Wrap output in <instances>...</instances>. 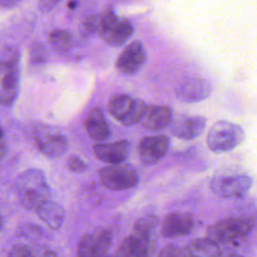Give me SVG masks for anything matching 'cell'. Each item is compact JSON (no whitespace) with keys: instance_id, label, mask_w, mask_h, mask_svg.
<instances>
[{"instance_id":"obj_1","label":"cell","mask_w":257,"mask_h":257,"mask_svg":"<svg viewBox=\"0 0 257 257\" xmlns=\"http://www.w3.org/2000/svg\"><path fill=\"white\" fill-rule=\"evenodd\" d=\"M81 30L85 35L96 33L108 45L117 47L133 35L134 26L128 19L117 16L111 10H106L88 17L81 24Z\"/></svg>"},{"instance_id":"obj_2","label":"cell","mask_w":257,"mask_h":257,"mask_svg":"<svg viewBox=\"0 0 257 257\" xmlns=\"http://www.w3.org/2000/svg\"><path fill=\"white\" fill-rule=\"evenodd\" d=\"M17 195L22 207L36 210L50 200L51 191L44 173L39 169H28L22 172L15 183Z\"/></svg>"},{"instance_id":"obj_3","label":"cell","mask_w":257,"mask_h":257,"mask_svg":"<svg viewBox=\"0 0 257 257\" xmlns=\"http://www.w3.org/2000/svg\"><path fill=\"white\" fill-rule=\"evenodd\" d=\"M255 226V220L246 216H231L221 219L208 227L206 238L218 246L247 237Z\"/></svg>"},{"instance_id":"obj_4","label":"cell","mask_w":257,"mask_h":257,"mask_svg":"<svg viewBox=\"0 0 257 257\" xmlns=\"http://www.w3.org/2000/svg\"><path fill=\"white\" fill-rule=\"evenodd\" d=\"M244 139V130L239 124L219 120L211 126L207 136V145L214 153H225L238 147Z\"/></svg>"},{"instance_id":"obj_5","label":"cell","mask_w":257,"mask_h":257,"mask_svg":"<svg viewBox=\"0 0 257 257\" xmlns=\"http://www.w3.org/2000/svg\"><path fill=\"white\" fill-rule=\"evenodd\" d=\"M100 184L111 191H124L135 188L139 183L136 168L127 163L108 165L98 171Z\"/></svg>"},{"instance_id":"obj_6","label":"cell","mask_w":257,"mask_h":257,"mask_svg":"<svg viewBox=\"0 0 257 257\" xmlns=\"http://www.w3.org/2000/svg\"><path fill=\"white\" fill-rule=\"evenodd\" d=\"M19 87V55L16 50H10L8 55L0 60V105L14 101Z\"/></svg>"},{"instance_id":"obj_7","label":"cell","mask_w":257,"mask_h":257,"mask_svg":"<svg viewBox=\"0 0 257 257\" xmlns=\"http://www.w3.org/2000/svg\"><path fill=\"white\" fill-rule=\"evenodd\" d=\"M147 105L139 98L128 94H116L111 97L108 103L110 115L123 125H133L140 122Z\"/></svg>"},{"instance_id":"obj_8","label":"cell","mask_w":257,"mask_h":257,"mask_svg":"<svg viewBox=\"0 0 257 257\" xmlns=\"http://www.w3.org/2000/svg\"><path fill=\"white\" fill-rule=\"evenodd\" d=\"M159 220L155 216H145L136 221L130 235L136 257H151L155 250V231Z\"/></svg>"},{"instance_id":"obj_9","label":"cell","mask_w":257,"mask_h":257,"mask_svg":"<svg viewBox=\"0 0 257 257\" xmlns=\"http://www.w3.org/2000/svg\"><path fill=\"white\" fill-rule=\"evenodd\" d=\"M253 180L248 175H226L214 177L210 182L211 191L220 198H241L252 187Z\"/></svg>"},{"instance_id":"obj_10","label":"cell","mask_w":257,"mask_h":257,"mask_svg":"<svg viewBox=\"0 0 257 257\" xmlns=\"http://www.w3.org/2000/svg\"><path fill=\"white\" fill-rule=\"evenodd\" d=\"M111 243L112 233L108 229L87 233L78 243L77 257H108Z\"/></svg>"},{"instance_id":"obj_11","label":"cell","mask_w":257,"mask_h":257,"mask_svg":"<svg viewBox=\"0 0 257 257\" xmlns=\"http://www.w3.org/2000/svg\"><path fill=\"white\" fill-rule=\"evenodd\" d=\"M35 144L39 152L50 159L59 158L68 150L67 139L54 128L41 130L35 136Z\"/></svg>"},{"instance_id":"obj_12","label":"cell","mask_w":257,"mask_h":257,"mask_svg":"<svg viewBox=\"0 0 257 257\" xmlns=\"http://www.w3.org/2000/svg\"><path fill=\"white\" fill-rule=\"evenodd\" d=\"M169 145V138L165 135H156L142 139L138 148L141 163L145 166H153L159 163L167 154Z\"/></svg>"},{"instance_id":"obj_13","label":"cell","mask_w":257,"mask_h":257,"mask_svg":"<svg viewBox=\"0 0 257 257\" xmlns=\"http://www.w3.org/2000/svg\"><path fill=\"white\" fill-rule=\"evenodd\" d=\"M213 85L210 80L202 77H190L183 80L176 89V96L179 100L187 103L199 102L212 93Z\"/></svg>"},{"instance_id":"obj_14","label":"cell","mask_w":257,"mask_h":257,"mask_svg":"<svg viewBox=\"0 0 257 257\" xmlns=\"http://www.w3.org/2000/svg\"><path fill=\"white\" fill-rule=\"evenodd\" d=\"M147 59L146 50L139 40L132 41L116 59V68L125 75L136 74Z\"/></svg>"},{"instance_id":"obj_15","label":"cell","mask_w":257,"mask_h":257,"mask_svg":"<svg viewBox=\"0 0 257 257\" xmlns=\"http://www.w3.org/2000/svg\"><path fill=\"white\" fill-rule=\"evenodd\" d=\"M195 221L192 214L174 212L166 216L162 223L161 232L165 238H176L188 235L194 228Z\"/></svg>"},{"instance_id":"obj_16","label":"cell","mask_w":257,"mask_h":257,"mask_svg":"<svg viewBox=\"0 0 257 257\" xmlns=\"http://www.w3.org/2000/svg\"><path fill=\"white\" fill-rule=\"evenodd\" d=\"M130 144L127 141H115L111 143H97L92 146L95 158L109 165L124 163L128 156Z\"/></svg>"},{"instance_id":"obj_17","label":"cell","mask_w":257,"mask_h":257,"mask_svg":"<svg viewBox=\"0 0 257 257\" xmlns=\"http://www.w3.org/2000/svg\"><path fill=\"white\" fill-rule=\"evenodd\" d=\"M206 126V118L202 115H182L173 121L172 134L182 140H193L199 137Z\"/></svg>"},{"instance_id":"obj_18","label":"cell","mask_w":257,"mask_h":257,"mask_svg":"<svg viewBox=\"0 0 257 257\" xmlns=\"http://www.w3.org/2000/svg\"><path fill=\"white\" fill-rule=\"evenodd\" d=\"M84 128L87 136L94 142L104 143L110 136V128L105 119L103 110L99 107L92 108L84 119Z\"/></svg>"},{"instance_id":"obj_19","label":"cell","mask_w":257,"mask_h":257,"mask_svg":"<svg viewBox=\"0 0 257 257\" xmlns=\"http://www.w3.org/2000/svg\"><path fill=\"white\" fill-rule=\"evenodd\" d=\"M173 121V113L167 105H147L146 111L140 122L151 131H161Z\"/></svg>"},{"instance_id":"obj_20","label":"cell","mask_w":257,"mask_h":257,"mask_svg":"<svg viewBox=\"0 0 257 257\" xmlns=\"http://www.w3.org/2000/svg\"><path fill=\"white\" fill-rule=\"evenodd\" d=\"M35 212L39 219L52 230L59 229L65 217L62 206L52 200H48L43 203L35 210Z\"/></svg>"},{"instance_id":"obj_21","label":"cell","mask_w":257,"mask_h":257,"mask_svg":"<svg viewBox=\"0 0 257 257\" xmlns=\"http://www.w3.org/2000/svg\"><path fill=\"white\" fill-rule=\"evenodd\" d=\"M220 247L208 238H196L182 249V257H219Z\"/></svg>"},{"instance_id":"obj_22","label":"cell","mask_w":257,"mask_h":257,"mask_svg":"<svg viewBox=\"0 0 257 257\" xmlns=\"http://www.w3.org/2000/svg\"><path fill=\"white\" fill-rule=\"evenodd\" d=\"M48 42L55 51L65 53L72 46V35L67 30L54 29L48 35Z\"/></svg>"},{"instance_id":"obj_23","label":"cell","mask_w":257,"mask_h":257,"mask_svg":"<svg viewBox=\"0 0 257 257\" xmlns=\"http://www.w3.org/2000/svg\"><path fill=\"white\" fill-rule=\"evenodd\" d=\"M113 257H136L134 244L131 236L125 237L117 246Z\"/></svg>"},{"instance_id":"obj_24","label":"cell","mask_w":257,"mask_h":257,"mask_svg":"<svg viewBox=\"0 0 257 257\" xmlns=\"http://www.w3.org/2000/svg\"><path fill=\"white\" fill-rule=\"evenodd\" d=\"M47 57V51L42 43L36 42L30 48V58L34 63H42Z\"/></svg>"},{"instance_id":"obj_25","label":"cell","mask_w":257,"mask_h":257,"mask_svg":"<svg viewBox=\"0 0 257 257\" xmlns=\"http://www.w3.org/2000/svg\"><path fill=\"white\" fill-rule=\"evenodd\" d=\"M67 166L69 171L74 174H82L86 170L85 163L77 156H71L68 159Z\"/></svg>"},{"instance_id":"obj_26","label":"cell","mask_w":257,"mask_h":257,"mask_svg":"<svg viewBox=\"0 0 257 257\" xmlns=\"http://www.w3.org/2000/svg\"><path fill=\"white\" fill-rule=\"evenodd\" d=\"M8 257H35V256L28 247L17 244L10 249L8 253Z\"/></svg>"},{"instance_id":"obj_27","label":"cell","mask_w":257,"mask_h":257,"mask_svg":"<svg viewBox=\"0 0 257 257\" xmlns=\"http://www.w3.org/2000/svg\"><path fill=\"white\" fill-rule=\"evenodd\" d=\"M158 257H182V248L175 245H167L159 253Z\"/></svg>"},{"instance_id":"obj_28","label":"cell","mask_w":257,"mask_h":257,"mask_svg":"<svg viewBox=\"0 0 257 257\" xmlns=\"http://www.w3.org/2000/svg\"><path fill=\"white\" fill-rule=\"evenodd\" d=\"M58 3V1H52V0H44V1H40L38 3V8L41 12L43 13H47L49 11H51L54 6Z\"/></svg>"},{"instance_id":"obj_29","label":"cell","mask_w":257,"mask_h":257,"mask_svg":"<svg viewBox=\"0 0 257 257\" xmlns=\"http://www.w3.org/2000/svg\"><path fill=\"white\" fill-rule=\"evenodd\" d=\"M5 151H6V147H5L4 133H3V130L1 128V126H0V160L4 157Z\"/></svg>"},{"instance_id":"obj_30","label":"cell","mask_w":257,"mask_h":257,"mask_svg":"<svg viewBox=\"0 0 257 257\" xmlns=\"http://www.w3.org/2000/svg\"><path fill=\"white\" fill-rule=\"evenodd\" d=\"M41 257H56L54 252L52 251H49V250H45L43 253H42V256Z\"/></svg>"},{"instance_id":"obj_31","label":"cell","mask_w":257,"mask_h":257,"mask_svg":"<svg viewBox=\"0 0 257 257\" xmlns=\"http://www.w3.org/2000/svg\"><path fill=\"white\" fill-rule=\"evenodd\" d=\"M219 257H242L241 255H238L236 253H221Z\"/></svg>"},{"instance_id":"obj_32","label":"cell","mask_w":257,"mask_h":257,"mask_svg":"<svg viewBox=\"0 0 257 257\" xmlns=\"http://www.w3.org/2000/svg\"><path fill=\"white\" fill-rule=\"evenodd\" d=\"M2 225H3V220H2V216H1V214H0V230H1V228H2Z\"/></svg>"}]
</instances>
